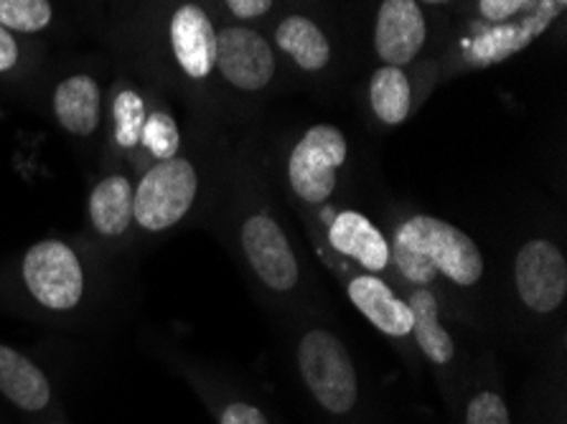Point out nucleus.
<instances>
[{
    "instance_id": "f257e3e1",
    "label": "nucleus",
    "mask_w": 567,
    "mask_h": 424,
    "mask_svg": "<svg viewBox=\"0 0 567 424\" xmlns=\"http://www.w3.org/2000/svg\"><path fill=\"white\" fill-rule=\"evenodd\" d=\"M300 374L318 404L331 414H347L357 404V371L343 343L329 331L303 335L298 349Z\"/></svg>"
},
{
    "instance_id": "f03ea898",
    "label": "nucleus",
    "mask_w": 567,
    "mask_h": 424,
    "mask_svg": "<svg viewBox=\"0 0 567 424\" xmlns=\"http://www.w3.org/2000/svg\"><path fill=\"white\" fill-rule=\"evenodd\" d=\"M398 239L415 247L420 255L431 259L437 272L463 288L476 285L484 275V257L474 239L433 216H412L400 227Z\"/></svg>"
},
{
    "instance_id": "7ed1b4c3",
    "label": "nucleus",
    "mask_w": 567,
    "mask_h": 424,
    "mask_svg": "<svg viewBox=\"0 0 567 424\" xmlns=\"http://www.w3.org/2000/svg\"><path fill=\"white\" fill-rule=\"evenodd\" d=\"M196 170L188 161L168 158L145 173L133 196V219L148 231L182 221L196 198Z\"/></svg>"
},
{
    "instance_id": "20e7f679",
    "label": "nucleus",
    "mask_w": 567,
    "mask_h": 424,
    "mask_svg": "<svg viewBox=\"0 0 567 424\" xmlns=\"http://www.w3.org/2000/svg\"><path fill=\"white\" fill-rule=\"evenodd\" d=\"M347 141L333 125H316L296 145L288 163L293 192L308 204H321L337 188V170L347 161Z\"/></svg>"
},
{
    "instance_id": "39448f33",
    "label": "nucleus",
    "mask_w": 567,
    "mask_h": 424,
    "mask_svg": "<svg viewBox=\"0 0 567 424\" xmlns=\"http://www.w3.org/2000/svg\"><path fill=\"white\" fill-rule=\"evenodd\" d=\"M23 280L31 296L51 310H69L82 300L84 275L76 255L64 241H39L23 257Z\"/></svg>"
},
{
    "instance_id": "423d86ee",
    "label": "nucleus",
    "mask_w": 567,
    "mask_h": 424,
    "mask_svg": "<svg viewBox=\"0 0 567 424\" xmlns=\"http://www.w3.org/2000/svg\"><path fill=\"white\" fill-rule=\"evenodd\" d=\"M514 277L524 306L535 313H553L563 306L567 296V262L553 241H527L517 255Z\"/></svg>"
},
{
    "instance_id": "0eeeda50",
    "label": "nucleus",
    "mask_w": 567,
    "mask_h": 424,
    "mask_svg": "<svg viewBox=\"0 0 567 424\" xmlns=\"http://www.w3.org/2000/svg\"><path fill=\"white\" fill-rule=\"evenodd\" d=\"M243 247L257 277L278 292L298 285V262L288 237L268 214H255L243 227Z\"/></svg>"
},
{
    "instance_id": "6e6552de",
    "label": "nucleus",
    "mask_w": 567,
    "mask_h": 424,
    "mask_svg": "<svg viewBox=\"0 0 567 424\" xmlns=\"http://www.w3.org/2000/svg\"><path fill=\"white\" fill-rule=\"evenodd\" d=\"M217 66L239 90H262L272 80L275 56L257 31L227 29L217 33Z\"/></svg>"
},
{
    "instance_id": "1a4fd4ad",
    "label": "nucleus",
    "mask_w": 567,
    "mask_h": 424,
    "mask_svg": "<svg viewBox=\"0 0 567 424\" xmlns=\"http://www.w3.org/2000/svg\"><path fill=\"white\" fill-rule=\"evenodd\" d=\"M377 54L386 66L410 64L425 43V19L415 0H384L374 31Z\"/></svg>"
},
{
    "instance_id": "9d476101",
    "label": "nucleus",
    "mask_w": 567,
    "mask_h": 424,
    "mask_svg": "<svg viewBox=\"0 0 567 424\" xmlns=\"http://www.w3.org/2000/svg\"><path fill=\"white\" fill-rule=\"evenodd\" d=\"M171 43L184 72L204 80L217 64V31L199 6H182L171 21Z\"/></svg>"
},
{
    "instance_id": "9b49d317",
    "label": "nucleus",
    "mask_w": 567,
    "mask_h": 424,
    "mask_svg": "<svg viewBox=\"0 0 567 424\" xmlns=\"http://www.w3.org/2000/svg\"><path fill=\"white\" fill-rule=\"evenodd\" d=\"M349 298L369 318V323H374L382 333L400 339V335H408L412 331V313L408 302L394 298V292L386 288L380 277L362 275L351 280Z\"/></svg>"
},
{
    "instance_id": "f8f14e48",
    "label": "nucleus",
    "mask_w": 567,
    "mask_h": 424,
    "mask_svg": "<svg viewBox=\"0 0 567 424\" xmlns=\"http://www.w3.org/2000/svg\"><path fill=\"white\" fill-rule=\"evenodd\" d=\"M331 245L341 255L357 259L369 272H380L390 262V245L367 216L357 211H343L331 224Z\"/></svg>"
},
{
    "instance_id": "ddd939ff",
    "label": "nucleus",
    "mask_w": 567,
    "mask_h": 424,
    "mask_svg": "<svg viewBox=\"0 0 567 424\" xmlns=\"http://www.w3.org/2000/svg\"><path fill=\"white\" fill-rule=\"evenodd\" d=\"M557 15L555 0H543L539 3V11L532 15V19L524 21L522 25H502V29H494L478 37L474 46L468 51V62L474 64H494L502 62V59L517 54L527 43L535 41L539 33L547 29V23Z\"/></svg>"
},
{
    "instance_id": "4468645a",
    "label": "nucleus",
    "mask_w": 567,
    "mask_h": 424,
    "mask_svg": "<svg viewBox=\"0 0 567 424\" xmlns=\"http://www.w3.org/2000/svg\"><path fill=\"white\" fill-rule=\"evenodd\" d=\"M0 394L25 412H39L49 404L51 389L44 371L19 351L0 345Z\"/></svg>"
},
{
    "instance_id": "2eb2a0df",
    "label": "nucleus",
    "mask_w": 567,
    "mask_h": 424,
    "mask_svg": "<svg viewBox=\"0 0 567 424\" xmlns=\"http://www.w3.org/2000/svg\"><path fill=\"white\" fill-rule=\"evenodd\" d=\"M54 110L59 123L74 135H90L100 123V86L92 76L76 74L56 86Z\"/></svg>"
},
{
    "instance_id": "dca6fc26",
    "label": "nucleus",
    "mask_w": 567,
    "mask_h": 424,
    "mask_svg": "<svg viewBox=\"0 0 567 424\" xmlns=\"http://www.w3.org/2000/svg\"><path fill=\"white\" fill-rule=\"evenodd\" d=\"M133 186L125 176H110L97 184L90 198V219L105 237L125 234L133 221Z\"/></svg>"
},
{
    "instance_id": "f3484780",
    "label": "nucleus",
    "mask_w": 567,
    "mask_h": 424,
    "mask_svg": "<svg viewBox=\"0 0 567 424\" xmlns=\"http://www.w3.org/2000/svg\"><path fill=\"white\" fill-rule=\"evenodd\" d=\"M275 41L306 72H318V69L329 64V39L323 37V31L313 21L303 19V15H288L275 31Z\"/></svg>"
},
{
    "instance_id": "a211bd4d",
    "label": "nucleus",
    "mask_w": 567,
    "mask_h": 424,
    "mask_svg": "<svg viewBox=\"0 0 567 424\" xmlns=\"http://www.w3.org/2000/svg\"><path fill=\"white\" fill-rule=\"evenodd\" d=\"M410 313H412V331L420 349L433 363H449L453 359V341L437 323V302L427 290H417L410 296Z\"/></svg>"
},
{
    "instance_id": "6ab92c4d",
    "label": "nucleus",
    "mask_w": 567,
    "mask_h": 424,
    "mask_svg": "<svg viewBox=\"0 0 567 424\" xmlns=\"http://www.w3.org/2000/svg\"><path fill=\"white\" fill-rule=\"evenodd\" d=\"M369 100H372V107L382 123L386 125L405 123L412 105L410 82L405 72H402L400 66L377 69L372 76V84H369Z\"/></svg>"
},
{
    "instance_id": "aec40b11",
    "label": "nucleus",
    "mask_w": 567,
    "mask_h": 424,
    "mask_svg": "<svg viewBox=\"0 0 567 424\" xmlns=\"http://www.w3.org/2000/svg\"><path fill=\"white\" fill-rule=\"evenodd\" d=\"M51 21L49 0H0V25L3 29L33 33Z\"/></svg>"
},
{
    "instance_id": "412c9836",
    "label": "nucleus",
    "mask_w": 567,
    "mask_h": 424,
    "mask_svg": "<svg viewBox=\"0 0 567 424\" xmlns=\"http://www.w3.org/2000/svg\"><path fill=\"white\" fill-rule=\"evenodd\" d=\"M115 137L123 148H135L141 143L145 125V105L135 92H120L115 97Z\"/></svg>"
},
{
    "instance_id": "4be33fe9",
    "label": "nucleus",
    "mask_w": 567,
    "mask_h": 424,
    "mask_svg": "<svg viewBox=\"0 0 567 424\" xmlns=\"http://www.w3.org/2000/svg\"><path fill=\"white\" fill-rule=\"evenodd\" d=\"M141 143L161 161L176 158L178 145H182V135H178L176 120L166 115V112H153L151 117H145Z\"/></svg>"
},
{
    "instance_id": "5701e85b",
    "label": "nucleus",
    "mask_w": 567,
    "mask_h": 424,
    "mask_svg": "<svg viewBox=\"0 0 567 424\" xmlns=\"http://www.w3.org/2000/svg\"><path fill=\"white\" fill-rule=\"evenodd\" d=\"M392 255H394V262H398L400 272L408 277L410 282L415 285H431L437 275L435 267L431 259H427L425 255H420L415 247L405 245V241L394 237V245H392Z\"/></svg>"
},
{
    "instance_id": "b1692460",
    "label": "nucleus",
    "mask_w": 567,
    "mask_h": 424,
    "mask_svg": "<svg viewBox=\"0 0 567 424\" xmlns=\"http://www.w3.org/2000/svg\"><path fill=\"white\" fill-rule=\"evenodd\" d=\"M466 424H512L509 410H506L502 396L484 392L471 400Z\"/></svg>"
},
{
    "instance_id": "393cba45",
    "label": "nucleus",
    "mask_w": 567,
    "mask_h": 424,
    "mask_svg": "<svg viewBox=\"0 0 567 424\" xmlns=\"http://www.w3.org/2000/svg\"><path fill=\"white\" fill-rule=\"evenodd\" d=\"M532 0H478L481 13L488 21H506L517 15L522 8H527Z\"/></svg>"
},
{
    "instance_id": "a878e982",
    "label": "nucleus",
    "mask_w": 567,
    "mask_h": 424,
    "mask_svg": "<svg viewBox=\"0 0 567 424\" xmlns=\"http://www.w3.org/2000/svg\"><path fill=\"white\" fill-rule=\"evenodd\" d=\"M221 424H268V420L262 417L260 410H255L252 404H229L225 414H221Z\"/></svg>"
},
{
    "instance_id": "bb28decb",
    "label": "nucleus",
    "mask_w": 567,
    "mask_h": 424,
    "mask_svg": "<svg viewBox=\"0 0 567 424\" xmlns=\"http://www.w3.org/2000/svg\"><path fill=\"white\" fill-rule=\"evenodd\" d=\"M229 11L237 15V19H257L272 6V0H227Z\"/></svg>"
},
{
    "instance_id": "cd10ccee",
    "label": "nucleus",
    "mask_w": 567,
    "mask_h": 424,
    "mask_svg": "<svg viewBox=\"0 0 567 424\" xmlns=\"http://www.w3.org/2000/svg\"><path fill=\"white\" fill-rule=\"evenodd\" d=\"M16 62H19V46H16L11 33L0 25V72H8Z\"/></svg>"
},
{
    "instance_id": "c85d7f7f",
    "label": "nucleus",
    "mask_w": 567,
    "mask_h": 424,
    "mask_svg": "<svg viewBox=\"0 0 567 424\" xmlns=\"http://www.w3.org/2000/svg\"><path fill=\"white\" fill-rule=\"evenodd\" d=\"M425 3H445V0H425Z\"/></svg>"
}]
</instances>
